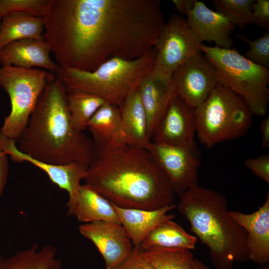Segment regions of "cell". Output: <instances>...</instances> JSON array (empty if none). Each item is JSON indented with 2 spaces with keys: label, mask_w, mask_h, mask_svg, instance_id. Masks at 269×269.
Returning a JSON list of instances; mask_svg holds the SVG:
<instances>
[{
  "label": "cell",
  "mask_w": 269,
  "mask_h": 269,
  "mask_svg": "<svg viewBox=\"0 0 269 269\" xmlns=\"http://www.w3.org/2000/svg\"><path fill=\"white\" fill-rule=\"evenodd\" d=\"M94 146L84 184L122 208L155 210L174 204L167 177L147 149L124 142Z\"/></svg>",
  "instance_id": "6da1fadb"
},
{
  "label": "cell",
  "mask_w": 269,
  "mask_h": 269,
  "mask_svg": "<svg viewBox=\"0 0 269 269\" xmlns=\"http://www.w3.org/2000/svg\"><path fill=\"white\" fill-rule=\"evenodd\" d=\"M67 93L54 75L41 94L27 124L16 140L31 157L54 164L89 166L95 146L92 138L74 127L67 107Z\"/></svg>",
  "instance_id": "7a4b0ae2"
},
{
  "label": "cell",
  "mask_w": 269,
  "mask_h": 269,
  "mask_svg": "<svg viewBox=\"0 0 269 269\" xmlns=\"http://www.w3.org/2000/svg\"><path fill=\"white\" fill-rule=\"evenodd\" d=\"M177 207L191 231L209 248L215 269H232L235 263L250 260L247 233L230 214L223 194L195 185L180 196Z\"/></svg>",
  "instance_id": "3957f363"
},
{
  "label": "cell",
  "mask_w": 269,
  "mask_h": 269,
  "mask_svg": "<svg viewBox=\"0 0 269 269\" xmlns=\"http://www.w3.org/2000/svg\"><path fill=\"white\" fill-rule=\"evenodd\" d=\"M155 57L153 47L136 59L112 58L93 71L58 67L55 76L67 93H90L120 108L126 98L151 72Z\"/></svg>",
  "instance_id": "277c9868"
},
{
  "label": "cell",
  "mask_w": 269,
  "mask_h": 269,
  "mask_svg": "<svg viewBox=\"0 0 269 269\" xmlns=\"http://www.w3.org/2000/svg\"><path fill=\"white\" fill-rule=\"evenodd\" d=\"M201 52L215 66L218 84L241 97L253 115L266 114L269 103V70L237 50L199 43Z\"/></svg>",
  "instance_id": "5b68a950"
},
{
  "label": "cell",
  "mask_w": 269,
  "mask_h": 269,
  "mask_svg": "<svg viewBox=\"0 0 269 269\" xmlns=\"http://www.w3.org/2000/svg\"><path fill=\"white\" fill-rule=\"evenodd\" d=\"M195 109L196 133L207 148L243 136L252 125L253 115L245 101L219 84Z\"/></svg>",
  "instance_id": "8992f818"
},
{
  "label": "cell",
  "mask_w": 269,
  "mask_h": 269,
  "mask_svg": "<svg viewBox=\"0 0 269 269\" xmlns=\"http://www.w3.org/2000/svg\"><path fill=\"white\" fill-rule=\"evenodd\" d=\"M54 75L38 68L14 66L0 67V86L9 96L11 109L0 133L16 140L26 127L39 98Z\"/></svg>",
  "instance_id": "52a82bcc"
},
{
  "label": "cell",
  "mask_w": 269,
  "mask_h": 269,
  "mask_svg": "<svg viewBox=\"0 0 269 269\" xmlns=\"http://www.w3.org/2000/svg\"><path fill=\"white\" fill-rule=\"evenodd\" d=\"M186 19L172 14L164 23L154 46L155 57L152 72L167 80L176 70L193 55L201 52Z\"/></svg>",
  "instance_id": "ba28073f"
},
{
  "label": "cell",
  "mask_w": 269,
  "mask_h": 269,
  "mask_svg": "<svg viewBox=\"0 0 269 269\" xmlns=\"http://www.w3.org/2000/svg\"><path fill=\"white\" fill-rule=\"evenodd\" d=\"M167 177L175 194L179 196L198 185L199 158L196 148L151 141L147 149Z\"/></svg>",
  "instance_id": "9c48e42d"
},
{
  "label": "cell",
  "mask_w": 269,
  "mask_h": 269,
  "mask_svg": "<svg viewBox=\"0 0 269 269\" xmlns=\"http://www.w3.org/2000/svg\"><path fill=\"white\" fill-rule=\"evenodd\" d=\"M171 78L177 95L195 109L207 99L218 84L215 66L201 52L181 65Z\"/></svg>",
  "instance_id": "30bf717a"
},
{
  "label": "cell",
  "mask_w": 269,
  "mask_h": 269,
  "mask_svg": "<svg viewBox=\"0 0 269 269\" xmlns=\"http://www.w3.org/2000/svg\"><path fill=\"white\" fill-rule=\"evenodd\" d=\"M196 130L195 108L176 95L154 130L151 141L194 148Z\"/></svg>",
  "instance_id": "8fae6325"
},
{
  "label": "cell",
  "mask_w": 269,
  "mask_h": 269,
  "mask_svg": "<svg viewBox=\"0 0 269 269\" xmlns=\"http://www.w3.org/2000/svg\"><path fill=\"white\" fill-rule=\"evenodd\" d=\"M79 231L96 246L105 261L106 269L119 264L134 247L121 224L103 221L82 223Z\"/></svg>",
  "instance_id": "7c38bea8"
},
{
  "label": "cell",
  "mask_w": 269,
  "mask_h": 269,
  "mask_svg": "<svg viewBox=\"0 0 269 269\" xmlns=\"http://www.w3.org/2000/svg\"><path fill=\"white\" fill-rule=\"evenodd\" d=\"M0 148L13 161L29 162L44 171L52 183L68 192L69 197L77 192L88 167L77 163L54 164L34 159L21 151L16 146V140L0 133Z\"/></svg>",
  "instance_id": "4fadbf2b"
},
{
  "label": "cell",
  "mask_w": 269,
  "mask_h": 269,
  "mask_svg": "<svg viewBox=\"0 0 269 269\" xmlns=\"http://www.w3.org/2000/svg\"><path fill=\"white\" fill-rule=\"evenodd\" d=\"M185 15L187 25L199 43L214 42L216 47L231 49L234 42L230 35L235 26L224 15L198 0Z\"/></svg>",
  "instance_id": "5bb4252c"
},
{
  "label": "cell",
  "mask_w": 269,
  "mask_h": 269,
  "mask_svg": "<svg viewBox=\"0 0 269 269\" xmlns=\"http://www.w3.org/2000/svg\"><path fill=\"white\" fill-rule=\"evenodd\" d=\"M231 216L245 230L250 260L262 266L269 262V192L264 203L254 212L246 214L229 211Z\"/></svg>",
  "instance_id": "9a60e30c"
},
{
  "label": "cell",
  "mask_w": 269,
  "mask_h": 269,
  "mask_svg": "<svg viewBox=\"0 0 269 269\" xmlns=\"http://www.w3.org/2000/svg\"><path fill=\"white\" fill-rule=\"evenodd\" d=\"M137 91L145 111L151 136L172 99L177 95L172 80L162 78L152 70L141 81Z\"/></svg>",
  "instance_id": "2e32d148"
},
{
  "label": "cell",
  "mask_w": 269,
  "mask_h": 269,
  "mask_svg": "<svg viewBox=\"0 0 269 269\" xmlns=\"http://www.w3.org/2000/svg\"><path fill=\"white\" fill-rule=\"evenodd\" d=\"M50 52L45 40L16 41L0 49V64L24 68L39 67L55 72L59 66L51 59Z\"/></svg>",
  "instance_id": "e0dca14e"
},
{
  "label": "cell",
  "mask_w": 269,
  "mask_h": 269,
  "mask_svg": "<svg viewBox=\"0 0 269 269\" xmlns=\"http://www.w3.org/2000/svg\"><path fill=\"white\" fill-rule=\"evenodd\" d=\"M67 206L68 214L82 223L121 224L112 202L85 184H81L76 193L69 197Z\"/></svg>",
  "instance_id": "ac0fdd59"
},
{
  "label": "cell",
  "mask_w": 269,
  "mask_h": 269,
  "mask_svg": "<svg viewBox=\"0 0 269 269\" xmlns=\"http://www.w3.org/2000/svg\"><path fill=\"white\" fill-rule=\"evenodd\" d=\"M112 203L114 210L134 247L139 248L147 235L164 221L173 219L168 213L177 207L171 205L155 210H144L119 207Z\"/></svg>",
  "instance_id": "d6986e66"
},
{
  "label": "cell",
  "mask_w": 269,
  "mask_h": 269,
  "mask_svg": "<svg viewBox=\"0 0 269 269\" xmlns=\"http://www.w3.org/2000/svg\"><path fill=\"white\" fill-rule=\"evenodd\" d=\"M120 109L126 143L133 148L147 149L151 139L137 89L126 98Z\"/></svg>",
  "instance_id": "ffe728a7"
},
{
  "label": "cell",
  "mask_w": 269,
  "mask_h": 269,
  "mask_svg": "<svg viewBox=\"0 0 269 269\" xmlns=\"http://www.w3.org/2000/svg\"><path fill=\"white\" fill-rule=\"evenodd\" d=\"M95 145L125 142L120 108L105 102L95 113L88 125Z\"/></svg>",
  "instance_id": "44dd1931"
},
{
  "label": "cell",
  "mask_w": 269,
  "mask_h": 269,
  "mask_svg": "<svg viewBox=\"0 0 269 269\" xmlns=\"http://www.w3.org/2000/svg\"><path fill=\"white\" fill-rule=\"evenodd\" d=\"M44 21L41 16L23 13L2 16L0 21V49L13 42L44 40Z\"/></svg>",
  "instance_id": "7402d4cb"
},
{
  "label": "cell",
  "mask_w": 269,
  "mask_h": 269,
  "mask_svg": "<svg viewBox=\"0 0 269 269\" xmlns=\"http://www.w3.org/2000/svg\"><path fill=\"white\" fill-rule=\"evenodd\" d=\"M62 259L56 249L50 245L37 244L13 255L0 257V269H62Z\"/></svg>",
  "instance_id": "603a6c76"
},
{
  "label": "cell",
  "mask_w": 269,
  "mask_h": 269,
  "mask_svg": "<svg viewBox=\"0 0 269 269\" xmlns=\"http://www.w3.org/2000/svg\"><path fill=\"white\" fill-rule=\"evenodd\" d=\"M197 242L195 236L188 233L172 219L161 223L145 238L140 248L145 250L153 248L193 250Z\"/></svg>",
  "instance_id": "cb8c5ba5"
},
{
  "label": "cell",
  "mask_w": 269,
  "mask_h": 269,
  "mask_svg": "<svg viewBox=\"0 0 269 269\" xmlns=\"http://www.w3.org/2000/svg\"><path fill=\"white\" fill-rule=\"evenodd\" d=\"M105 102L101 98L90 93L80 91L67 93V107L75 129L85 132L92 117Z\"/></svg>",
  "instance_id": "d4e9b609"
},
{
  "label": "cell",
  "mask_w": 269,
  "mask_h": 269,
  "mask_svg": "<svg viewBox=\"0 0 269 269\" xmlns=\"http://www.w3.org/2000/svg\"><path fill=\"white\" fill-rule=\"evenodd\" d=\"M152 269H190L194 259L191 250L153 248L143 250Z\"/></svg>",
  "instance_id": "484cf974"
},
{
  "label": "cell",
  "mask_w": 269,
  "mask_h": 269,
  "mask_svg": "<svg viewBox=\"0 0 269 269\" xmlns=\"http://www.w3.org/2000/svg\"><path fill=\"white\" fill-rule=\"evenodd\" d=\"M254 0H214L216 11L224 15L235 27L243 29L250 24H256L252 7Z\"/></svg>",
  "instance_id": "4316f807"
},
{
  "label": "cell",
  "mask_w": 269,
  "mask_h": 269,
  "mask_svg": "<svg viewBox=\"0 0 269 269\" xmlns=\"http://www.w3.org/2000/svg\"><path fill=\"white\" fill-rule=\"evenodd\" d=\"M238 39L246 42L249 49L245 57L252 62L268 68L269 67V30L261 37L252 40L243 35H237Z\"/></svg>",
  "instance_id": "83f0119b"
},
{
  "label": "cell",
  "mask_w": 269,
  "mask_h": 269,
  "mask_svg": "<svg viewBox=\"0 0 269 269\" xmlns=\"http://www.w3.org/2000/svg\"><path fill=\"white\" fill-rule=\"evenodd\" d=\"M48 0H0V15L23 13L41 16Z\"/></svg>",
  "instance_id": "f1b7e54d"
},
{
  "label": "cell",
  "mask_w": 269,
  "mask_h": 269,
  "mask_svg": "<svg viewBox=\"0 0 269 269\" xmlns=\"http://www.w3.org/2000/svg\"><path fill=\"white\" fill-rule=\"evenodd\" d=\"M111 269H152L143 256V250L133 247L131 252Z\"/></svg>",
  "instance_id": "f546056e"
},
{
  "label": "cell",
  "mask_w": 269,
  "mask_h": 269,
  "mask_svg": "<svg viewBox=\"0 0 269 269\" xmlns=\"http://www.w3.org/2000/svg\"><path fill=\"white\" fill-rule=\"evenodd\" d=\"M245 166L258 177L269 183V154H262L256 158L246 160Z\"/></svg>",
  "instance_id": "4dcf8cb0"
},
{
  "label": "cell",
  "mask_w": 269,
  "mask_h": 269,
  "mask_svg": "<svg viewBox=\"0 0 269 269\" xmlns=\"http://www.w3.org/2000/svg\"><path fill=\"white\" fill-rule=\"evenodd\" d=\"M256 24L263 28L269 26V0H255L252 7Z\"/></svg>",
  "instance_id": "1f68e13d"
},
{
  "label": "cell",
  "mask_w": 269,
  "mask_h": 269,
  "mask_svg": "<svg viewBox=\"0 0 269 269\" xmlns=\"http://www.w3.org/2000/svg\"><path fill=\"white\" fill-rule=\"evenodd\" d=\"M0 148V195L3 191L6 184L8 173V157Z\"/></svg>",
  "instance_id": "d6a6232c"
},
{
  "label": "cell",
  "mask_w": 269,
  "mask_h": 269,
  "mask_svg": "<svg viewBox=\"0 0 269 269\" xmlns=\"http://www.w3.org/2000/svg\"><path fill=\"white\" fill-rule=\"evenodd\" d=\"M197 0H172L176 9L181 14H186L194 6Z\"/></svg>",
  "instance_id": "836d02e7"
},
{
  "label": "cell",
  "mask_w": 269,
  "mask_h": 269,
  "mask_svg": "<svg viewBox=\"0 0 269 269\" xmlns=\"http://www.w3.org/2000/svg\"><path fill=\"white\" fill-rule=\"evenodd\" d=\"M262 137L261 146L264 148L269 147V117L264 119L260 125Z\"/></svg>",
  "instance_id": "e575fe53"
},
{
  "label": "cell",
  "mask_w": 269,
  "mask_h": 269,
  "mask_svg": "<svg viewBox=\"0 0 269 269\" xmlns=\"http://www.w3.org/2000/svg\"><path fill=\"white\" fill-rule=\"evenodd\" d=\"M190 269H210V268L201 261L194 258Z\"/></svg>",
  "instance_id": "d590c367"
},
{
  "label": "cell",
  "mask_w": 269,
  "mask_h": 269,
  "mask_svg": "<svg viewBox=\"0 0 269 269\" xmlns=\"http://www.w3.org/2000/svg\"><path fill=\"white\" fill-rule=\"evenodd\" d=\"M259 269H269V266L268 265L262 266Z\"/></svg>",
  "instance_id": "8d00e7d4"
},
{
  "label": "cell",
  "mask_w": 269,
  "mask_h": 269,
  "mask_svg": "<svg viewBox=\"0 0 269 269\" xmlns=\"http://www.w3.org/2000/svg\"><path fill=\"white\" fill-rule=\"evenodd\" d=\"M1 17H2V16L1 15H0V20L1 19Z\"/></svg>",
  "instance_id": "74e56055"
}]
</instances>
